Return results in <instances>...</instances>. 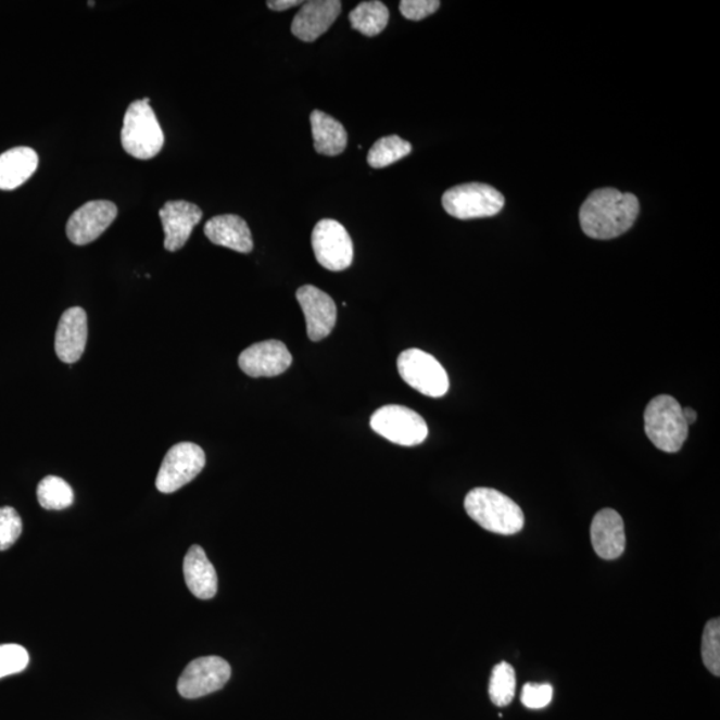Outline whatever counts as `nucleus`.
<instances>
[{
    "label": "nucleus",
    "mask_w": 720,
    "mask_h": 720,
    "mask_svg": "<svg viewBox=\"0 0 720 720\" xmlns=\"http://www.w3.org/2000/svg\"><path fill=\"white\" fill-rule=\"evenodd\" d=\"M296 300L306 318L307 336L319 342L330 336L337 324V304L318 287L307 285L296 291Z\"/></svg>",
    "instance_id": "nucleus-13"
},
{
    "label": "nucleus",
    "mask_w": 720,
    "mask_h": 720,
    "mask_svg": "<svg viewBox=\"0 0 720 720\" xmlns=\"http://www.w3.org/2000/svg\"><path fill=\"white\" fill-rule=\"evenodd\" d=\"M312 243L316 261L327 270L343 271L353 263V240L338 220L321 219L318 222L314 227Z\"/></svg>",
    "instance_id": "nucleus-9"
},
{
    "label": "nucleus",
    "mask_w": 720,
    "mask_h": 720,
    "mask_svg": "<svg viewBox=\"0 0 720 720\" xmlns=\"http://www.w3.org/2000/svg\"><path fill=\"white\" fill-rule=\"evenodd\" d=\"M342 11L338 0H312L303 3L300 13L292 21L291 31L303 42H314L329 31Z\"/></svg>",
    "instance_id": "nucleus-16"
},
{
    "label": "nucleus",
    "mask_w": 720,
    "mask_h": 720,
    "mask_svg": "<svg viewBox=\"0 0 720 720\" xmlns=\"http://www.w3.org/2000/svg\"><path fill=\"white\" fill-rule=\"evenodd\" d=\"M231 667L219 657H204L192 660L186 667L178 682V691L186 699L202 698L226 686L230 681Z\"/></svg>",
    "instance_id": "nucleus-10"
},
{
    "label": "nucleus",
    "mask_w": 720,
    "mask_h": 720,
    "mask_svg": "<svg viewBox=\"0 0 720 720\" xmlns=\"http://www.w3.org/2000/svg\"><path fill=\"white\" fill-rule=\"evenodd\" d=\"M683 418H684V420H686V424L690 426V425H694L695 421H696V418H698V417H696V413L694 412L693 408L687 407V408H683Z\"/></svg>",
    "instance_id": "nucleus-32"
},
{
    "label": "nucleus",
    "mask_w": 720,
    "mask_h": 720,
    "mask_svg": "<svg viewBox=\"0 0 720 720\" xmlns=\"http://www.w3.org/2000/svg\"><path fill=\"white\" fill-rule=\"evenodd\" d=\"M591 543L602 559H617L624 553V523L616 510L603 508L595 515L591 523Z\"/></svg>",
    "instance_id": "nucleus-17"
},
{
    "label": "nucleus",
    "mask_w": 720,
    "mask_h": 720,
    "mask_svg": "<svg viewBox=\"0 0 720 720\" xmlns=\"http://www.w3.org/2000/svg\"><path fill=\"white\" fill-rule=\"evenodd\" d=\"M206 466V454L191 442L175 444L168 450L156 477V489L173 494L194 480Z\"/></svg>",
    "instance_id": "nucleus-8"
},
{
    "label": "nucleus",
    "mask_w": 720,
    "mask_h": 720,
    "mask_svg": "<svg viewBox=\"0 0 720 720\" xmlns=\"http://www.w3.org/2000/svg\"><path fill=\"white\" fill-rule=\"evenodd\" d=\"M142 101H143L146 104H150V98H144V99H142Z\"/></svg>",
    "instance_id": "nucleus-33"
},
{
    "label": "nucleus",
    "mask_w": 720,
    "mask_h": 720,
    "mask_svg": "<svg viewBox=\"0 0 720 720\" xmlns=\"http://www.w3.org/2000/svg\"><path fill=\"white\" fill-rule=\"evenodd\" d=\"M300 4H303L300 0H268L267 2L268 9L274 11H285Z\"/></svg>",
    "instance_id": "nucleus-31"
},
{
    "label": "nucleus",
    "mask_w": 720,
    "mask_h": 720,
    "mask_svg": "<svg viewBox=\"0 0 720 720\" xmlns=\"http://www.w3.org/2000/svg\"><path fill=\"white\" fill-rule=\"evenodd\" d=\"M645 431L654 446L665 453L674 454L683 447L689 437V425L675 397L659 395L648 403Z\"/></svg>",
    "instance_id": "nucleus-4"
},
{
    "label": "nucleus",
    "mask_w": 720,
    "mask_h": 720,
    "mask_svg": "<svg viewBox=\"0 0 720 720\" xmlns=\"http://www.w3.org/2000/svg\"><path fill=\"white\" fill-rule=\"evenodd\" d=\"M23 523L13 507L0 508V552L14 546L22 534Z\"/></svg>",
    "instance_id": "nucleus-28"
},
{
    "label": "nucleus",
    "mask_w": 720,
    "mask_h": 720,
    "mask_svg": "<svg viewBox=\"0 0 720 720\" xmlns=\"http://www.w3.org/2000/svg\"><path fill=\"white\" fill-rule=\"evenodd\" d=\"M118 207L110 201H92L84 204L70 216L66 226L70 242L86 245L102 236L114 224Z\"/></svg>",
    "instance_id": "nucleus-11"
},
{
    "label": "nucleus",
    "mask_w": 720,
    "mask_h": 720,
    "mask_svg": "<svg viewBox=\"0 0 720 720\" xmlns=\"http://www.w3.org/2000/svg\"><path fill=\"white\" fill-rule=\"evenodd\" d=\"M517 689V678L515 670L507 661H501L493 669L490 678L489 694L490 699L497 707H505L511 704Z\"/></svg>",
    "instance_id": "nucleus-25"
},
{
    "label": "nucleus",
    "mask_w": 720,
    "mask_h": 720,
    "mask_svg": "<svg viewBox=\"0 0 720 720\" xmlns=\"http://www.w3.org/2000/svg\"><path fill=\"white\" fill-rule=\"evenodd\" d=\"M165 144L154 110L143 101H134L126 111L122 128V146L128 155L148 161L156 156Z\"/></svg>",
    "instance_id": "nucleus-3"
},
{
    "label": "nucleus",
    "mask_w": 720,
    "mask_h": 720,
    "mask_svg": "<svg viewBox=\"0 0 720 720\" xmlns=\"http://www.w3.org/2000/svg\"><path fill=\"white\" fill-rule=\"evenodd\" d=\"M640 210V201L634 194L601 189L585 199L579 211V220L585 236L608 240L628 232L635 224Z\"/></svg>",
    "instance_id": "nucleus-1"
},
{
    "label": "nucleus",
    "mask_w": 720,
    "mask_h": 720,
    "mask_svg": "<svg viewBox=\"0 0 720 720\" xmlns=\"http://www.w3.org/2000/svg\"><path fill=\"white\" fill-rule=\"evenodd\" d=\"M239 367L251 378H273L289 370L292 355L280 341H265L250 345L239 355Z\"/></svg>",
    "instance_id": "nucleus-12"
},
{
    "label": "nucleus",
    "mask_w": 720,
    "mask_h": 720,
    "mask_svg": "<svg viewBox=\"0 0 720 720\" xmlns=\"http://www.w3.org/2000/svg\"><path fill=\"white\" fill-rule=\"evenodd\" d=\"M441 8L438 0H402L400 4L401 13L408 21H421L430 16Z\"/></svg>",
    "instance_id": "nucleus-30"
},
{
    "label": "nucleus",
    "mask_w": 720,
    "mask_h": 720,
    "mask_svg": "<svg viewBox=\"0 0 720 720\" xmlns=\"http://www.w3.org/2000/svg\"><path fill=\"white\" fill-rule=\"evenodd\" d=\"M370 425L377 434L400 446H418L429 437L426 420L405 406L380 407L374 413Z\"/></svg>",
    "instance_id": "nucleus-7"
},
{
    "label": "nucleus",
    "mask_w": 720,
    "mask_h": 720,
    "mask_svg": "<svg viewBox=\"0 0 720 720\" xmlns=\"http://www.w3.org/2000/svg\"><path fill=\"white\" fill-rule=\"evenodd\" d=\"M30 655L20 645L0 646V679L20 674L28 666Z\"/></svg>",
    "instance_id": "nucleus-27"
},
{
    "label": "nucleus",
    "mask_w": 720,
    "mask_h": 720,
    "mask_svg": "<svg viewBox=\"0 0 720 720\" xmlns=\"http://www.w3.org/2000/svg\"><path fill=\"white\" fill-rule=\"evenodd\" d=\"M554 689L548 683H527L522 690V704L531 710H541L552 704Z\"/></svg>",
    "instance_id": "nucleus-29"
},
{
    "label": "nucleus",
    "mask_w": 720,
    "mask_h": 720,
    "mask_svg": "<svg viewBox=\"0 0 720 720\" xmlns=\"http://www.w3.org/2000/svg\"><path fill=\"white\" fill-rule=\"evenodd\" d=\"M314 148L321 155L337 156L348 148V131L342 123L324 111L315 110L310 115Z\"/></svg>",
    "instance_id": "nucleus-21"
},
{
    "label": "nucleus",
    "mask_w": 720,
    "mask_h": 720,
    "mask_svg": "<svg viewBox=\"0 0 720 720\" xmlns=\"http://www.w3.org/2000/svg\"><path fill=\"white\" fill-rule=\"evenodd\" d=\"M39 165L37 152L30 148H16L0 155V190L17 189L30 179Z\"/></svg>",
    "instance_id": "nucleus-20"
},
{
    "label": "nucleus",
    "mask_w": 720,
    "mask_h": 720,
    "mask_svg": "<svg viewBox=\"0 0 720 720\" xmlns=\"http://www.w3.org/2000/svg\"><path fill=\"white\" fill-rule=\"evenodd\" d=\"M202 216V210L194 203L167 202L160 211L163 231H165V249L169 253H175L184 248Z\"/></svg>",
    "instance_id": "nucleus-14"
},
{
    "label": "nucleus",
    "mask_w": 720,
    "mask_h": 720,
    "mask_svg": "<svg viewBox=\"0 0 720 720\" xmlns=\"http://www.w3.org/2000/svg\"><path fill=\"white\" fill-rule=\"evenodd\" d=\"M702 659L712 675H720V620H708L702 637Z\"/></svg>",
    "instance_id": "nucleus-26"
},
{
    "label": "nucleus",
    "mask_w": 720,
    "mask_h": 720,
    "mask_svg": "<svg viewBox=\"0 0 720 720\" xmlns=\"http://www.w3.org/2000/svg\"><path fill=\"white\" fill-rule=\"evenodd\" d=\"M413 151L412 143L397 136L380 138L368 152L367 162L372 168H384L406 157Z\"/></svg>",
    "instance_id": "nucleus-24"
},
{
    "label": "nucleus",
    "mask_w": 720,
    "mask_h": 720,
    "mask_svg": "<svg viewBox=\"0 0 720 720\" xmlns=\"http://www.w3.org/2000/svg\"><path fill=\"white\" fill-rule=\"evenodd\" d=\"M39 505L46 510H64L74 503V491L66 480L49 476L40 480L37 489Z\"/></svg>",
    "instance_id": "nucleus-23"
},
{
    "label": "nucleus",
    "mask_w": 720,
    "mask_h": 720,
    "mask_svg": "<svg viewBox=\"0 0 720 720\" xmlns=\"http://www.w3.org/2000/svg\"><path fill=\"white\" fill-rule=\"evenodd\" d=\"M442 203L446 213L456 219L490 218L505 207V197L489 185L467 184L444 192Z\"/></svg>",
    "instance_id": "nucleus-5"
},
{
    "label": "nucleus",
    "mask_w": 720,
    "mask_h": 720,
    "mask_svg": "<svg viewBox=\"0 0 720 720\" xmlns=\"http://www.w3.org/2000/svg\"><path fill=\"white\" fill-rule=\"evenodd\" d=\"M204 236L211 243L240 254H249L254 249V240L248 222L238 215L214 216L204 226Z\"/></svg>",
    "instance_id": "nucleus-18"
},
{
    "label": "nucleus",
    "mask_w": 720,
    "mask_h": 720,
    "mask_svg": "<svg viewBox=\"0 0 720 720\" xmlns=\"http://www.w3.org/2000/svg\"><path fill=\"white\" fill-rule=\"evenodd\" d=\"M396 365L402 379L420 394L430 397H442L447 394L450 389L447 372L431 354L419 349H409L397 356Z\"/></svg>",
    "instance_id": "nucleus-6"
},
{
    "label": "nucleus",
    "mask_w": 720,
    "mask_h": 720,
    "mask_svg": "<svg viewBox=\"0 0 720 720\" xmlns=\"http://www.w3.org/2000/svg\"><path fill=\"white\" fill-rule=\"evenodd\" d=\"M184 572L187 588L197 598L203 601L214 598L218 591V576L206 553L198 544L186 554Z\"/></svg>",
    "instance_id": "nucleus-19"
},
{
    "label": "nucleus",
    "mask_w": 720,
    "mask_h": 720,
    "mask_svg": "<svg viewBox=\"0 0 720 720\" xmlns=\"http://www.w3.org/2000/svg\"><path fill=\"white\" fill-rule=\"evenodd\" d=\"M89 337L87 314L84 308L72 307L64 312L55 333V353L67 365L78 362L84 355Z\"/></svg>",
    "instance_id": "nucleus-15"
},
{
    "label": "nucleus",
    "mask_w": 720,
    "mask_h": 720,
    "mask_svg": "<svg viewBox=\"0 0 720 720\" xmlns=\"http://www.w3.org/2000/svg\"><path fill=\"white\" fill-rule=\"evenodd\" d=\"M465 510L480 527L494 534L514 535L525 527L522 508L494 489L471 490L465 500Z\"/></svg>",
    "instance_id": "nucleus-2"
},
{
    "label": "nucleus",
    "mask_w": 720,
    "mask_h": 720,
    "mask_svg": "<svg viewBox=\"0 0 720 720\" xmlns=\"http://www.w3.org/2000/svg\"><path fill=\"white\" fill-rule=\"evenodd\" d=\"M351 26L366 37H377L389 25L390 13L386 4L372 0L362 2L349 15Z\"/></svg>",
    "instance_id": "nucleus-22"
}]
</instances>
